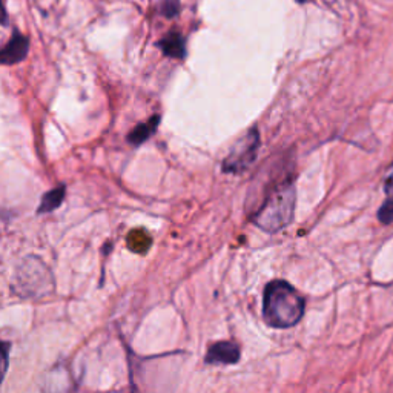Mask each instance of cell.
<instances>
[{"label": "cell", "mask_w": 393, "mask_h": 393, "mask_svg": "<svg viewBox=\"0 0 393 393\" xmlns=\"http://www.w3.org/2000/svg\"><path fill=\"white\" fill-rule=\"evenodd\" d=\"M305 298L285 280H274L263 294V318L274 329H289L305 315Z\"/></svg>", "instance_id": "cell-1"}, {"label": "cell", "mask_w": 393, "mask_h": 393, "mask_svg": "<svg viewBox=\"0 0 393 393\" xmlns=\"http://www.w3.org/2000/svg\"><path fill=\"white\" fill-rule=\"evenodd\" d=\"M297 190L292 178H285L278 185L270 188L263 203L252 215V221L266 233H278L285 229L294 220L295 203H297Z\"/></svg>", "instance_id": "cell-2"}, {"label": "cell", "mask_w": 393, "mask_h": 393, "mask_svg": "<svg viewBox=\"0 0 393 393\" xmlns=\"http://www.w3.org/2000/svg\"><path fill=\"white\" fill-rule=\"evenodd\" d=\"M260 149V133L257 128H250L247 133L237 140L235 145L223 161V170L226 174H243L255 163Z\"/></svg>", "instance_id": "cell-3"}, {"label": "cell", "mask_w": 393, "mask_h": 393, "mask_svg": "<svg viewBox=\"0 0 393 393\" xmlns=\"http://www.w3.org/2000/svg\"><path fill=\"white\" fill-rule=\"evenodd\" d=\"M240 347L234 341H218L206 352L208 364H237L240 361Z\"/></svg>", "instance_id": "cell-4"}, {"label": "cell", "mask_w": 393, "mask_h": 393, "mask_svg": "<svg viewBox=\"0 0 393 393\" xmlns=\"http://www.w3.org/2000/svg\"><path fill=\"white\" fill-rule=\"evenodd\" d=\"M29 51V39L20 33H14L8 44L0 53V62L2 65H17L24 62Z\"/></svg>", "instance_id": "cell-5"}, {"label": "cell", "mask_w": 393, "mask_h": 393, "mask_svg": "<svg viewBox=\"0 0 393 393\" xmlns=\"http://www.w3.org/2000/svg\"><path fill=\"white\" fill-rule=\"evenodd\" d=\"M166 57L183 60L186 57V42L181 34L170 31L157 44Z\"/></svg>", "instance_id": "cell-6"}, {"label": "cell", "mask_w": 393, "mask_h": 393, "mask_svg": "<svg viewBox=\"0 0 393 393\" xmlns=\"http://www.w3.org/2000/svg\"><path fill=\"white\" fill-rule=\"evenodd\" d=\"M160 123V116H154L150 117L148 122H143L137 125L133 131H131L129 136H128V142L131 145H142L143 142H146V140L153 136L155 131H157V126Z\"/></svg>", "instance_id": "cell-7"}, {"label": "cell", "mask_w": 393, "mask_h": 393, "mask_svg": "<svg viewBox=\"0 0 393 393\" xmlns=\"http://www.w3.org/2000/svg\"><path fill=\"white\" fill-rule=\"evenodd\" d=\"M66 194V188L65 186H58L53 190H49L44 197L40 205L37 208V214H46V213H53L60 205L63 203Z\"/></svg>", "instance_id": "cell-8"}, {"label": "cell", "mask_w": 393, "mask_h": 393, "mask_svg": "<svg viewBox=\"0 0 393 393\" xmlns=\"http://www.w3.org/2000/svg\"><path fill=\"white\" fill-rule=\"evenodd\" d=\"M160 13L168 19H174L180 13V0H161Z\"/></svg>", "instance_id": "cell-9"}, {"label": "cell", "mask_w": 393, "mask_h": 393, "mask_svg": "<svg viewBox=\"0 0 393 393\" xmlns=\"http://www.w3.org/2000/svg\"><path fill=\"white\" fill-rule=\"evenodd\" d=\"M378 220L381 221V223L384 225H390L393 223V197L386 200L384 203H382V206L379 208L378 210Z\"/></svg>", "instance_id": "cell-10"}, {"label": "cell", "mask_w": 393, "mask_h": 393, "mask_svg": "<svg viewBox=\"0 0 393 393\" xmlns=\"http://www.w3.org/2000/svg\"><path fill=\"white\" fill-rule=\"evenodd\" d=\"M8 352H9V342H4V375L6 374V370H8Z\"/></svg>", "instance_id": "cell-11"}]
</instances>
